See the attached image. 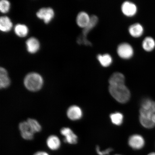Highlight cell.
<instances>
[{
    "label": "cell",
    "mask_w": 155,
    "mask_h": 155,
    "mask_svg": "<svg viewBox=\"0 0 155 155\" xmlns=\"http://www.w3.org/2000/svg\"><path fill=\"white\" fill-rule=\"evenodd\" d=\"M109 91L112 97L120 103H126L130 99V91L125 84L109 86Z\"/></svg>",
    "instance_id": "6da1fadb"
},
{
    "label": "cell",
    "mask_w": 155,
    "mask_h": 155,
    "mask_svg": "<svg viewBox=\"0 0 155 155\" xmlns=\"http://www.w3.org/2000/svg\"><path fill=\"white\" fill-rule=\"evenodd\" d=\"M43 78L37 73H29L24 79L25 87L31 91L36 92L40 90L43 86Z\"/></svg>",
    "instance_id": "7a4b0ae2"
},
{
    "label": "cell",
    "mask_w": 155,
    "mask_h": 155,
    "mask_svg": "<svg viewBox=\"0 0 155 155\" xmlns=\"http://www.w3.org/2000/svg\"><path fill=\"white\" fill-rule=\"evenodd\" d=\"M37 17L43 20L46 24L51 22L55 16V12L53 8L50 7H44L40 9L36 12Z\"/></svg>",
    "instance_id": "3957f363"
},
{
    "label": "cell",
    "mask_w": 155,
    "mask_h": 155,
    "mask_svg": "<svg viewBox=\"0 0 155 155\" xmlns=\"http://www.w3.org/2000/svg\"><path fill=\"white\" fill-rule=\"evenodd\" d=\"M118 55L123 59H128L131 58L133 55V48L130 44L127 42L120 44L117 48Z\"/></svg>",
    "instance_id": "277c9868"
},
{
    "label": "cell",
    "mask_w": 155,
    "mask_h": 155,
    "mask_svg": "<svg viewBox=\"0 0 155 155\" xmlns=\"http://www.w3.org/2000/svg\"><path fill=\"white\" fill-rule=\"evenodd\" d=\"M19 128L23 138L27 140H32L33 139L35 133L28 121L21 122L19 124Z\"/></svg>",
    "instance_id": "5b68a950"
},
{
    "label": "cell",
    "mask_w": 155,
    "mask_h": 155,
    "mask_svg": "<svg viewBox=\"0 0 155 155\" xmlns=\"http://www.w3.org/2000/svg\"><path fill=\"white\" fill-rule=\"evenodd\" d=\"M145 144L144 138L140 135H131L129 139L128 144L129 146L134 150H140L144 147Z\"/></svg>",
    "instance_id": "8992f818"
},
{
    "label": "cell",
    "mask_w": 155,
    "mask_h": 155,
    "mask_svg": "<svg viewBox=\"0 0 155 155\" xmlns=\"http://www.w3.org/2000/svg\"><path fill=\"white\" fill-rule=\"evenodd\" d=\"M62 135L64 136V141L71 144H76L78 142V137L73 131L68 127H63L61 130Z\"/></svg>",
    "instance_id": "52a82bcc"
},
{
    "label": "cell",
    "mask_w": 155,
    "mask_h": 155,
    "mask_svg": "<svg viewBox=\"0 0 155 155\" xmlns=\"http://www.w3.org/2000/svg\"><path fill=\"white\" fill-rule=\"evenodd\" d=\"M67 115L71 120H77L82 117L83 111L79 106L73 105L70 107L68 109Z\"/></svg>",
    "instance_id": "ba28073f"
},
{
    "label": "cell",
    "mask_w": 155,
    "mask_h": 155,
    "mask_svg": "<svg viewBox=\"0 0 155 155\" xmlns=\"http://www.w3.org/2000/svg\"><path fill=\"white\" fill-rule=\"evenodd\" d=\"M26 49L29 53L34 54L40 49V42L35 38L31 37L28 38L26 41Z\"/></svg>",
    "instance_id": "9c48e42d"
},
{
    "label": "cell",
    "mask_w": 155,
    "mask_h": 155,
    "mask_svg": "<svg viewBox=\"0 0 155 155\" xmlns=\"http://www.w3.org/2000/svg\"><path fill=\"white\" fill-rule=\"evenodd\" d=\"M121 10L127 16H132L137 12V7L134 3L129 1L124 2L121 5Z\"/></svg>",
    "instance_id": "30bf717a"
},
{
    "label": "cell",
    "mask_w": 155,
    "mask_h": 155,
    "mask_svg": "<svg viewBox=\"0 0 155 155\" xmlns=\"http://www.w3.org/2000/svg\"><path fill=\"white\" fill-rule=\"evenodd\" d=\"M98 22V17L95 15H92L90 16V22L87 26L83 28L82 34L79 36L81 38L87 39V36L89 32L96 26Z\"/></svg>",
    "instance_id": "8fae6325"
},
{
    "label": "cell",
    "mask_w": 155,
    "mask_h": 155,
    "mask_svg": "<svg viewBox=\"0 0 155 155\" xmlns=\"http://www.w3.org/2000/svg\"><path fill=\"white\" fill-rule=\"evenodd\" d=\"M110 86L125 84V77L123 74L116 72L112 74L109 79Z\"/></svg>",
    "instance_id": "7c38bea8"
},
{
    "label": "cell",
    "mask_w": 155,
    "mask_h": 155,
    "mask_svg": "<svg viewBox=\"0 0 155 155\" xmlns=\"http://www.w3.org/2000/svg\"><path fill=\"white\" fill-rule=\"evenodd\" d=\"M141 109L152 115L155 114V102L150 98L143 99L141 104Z\"/></svg>",
    "instance_id": "4fadbf2b"
},
{
    "label": "cell",
    "mask_w": 155,
    "mask_h": 155,
    "mask_svg": "<svg viewBox=\"0 0 155 155\" xmlns=\"http://www.w3.org/2000/svg\"><path fill=\"white\" fill-rule=\"evenodd\" d=\"M90 16L84 11L81 12L78 14L76 18L77 24L79 27L84 28L89 24Z\"/></svg>",
    "instance_id": "5bb4252c"
},
{
    "label": "cell",
    "mask_w": 155,
    "mask_h": 155,
    "mask_svg": "<svg viewBox=\"0 0 155 155\" xmlns=\"http://www.w3.org/2000/svg\"><path fill=\"white\" fill-rule=\"evenodd\" d=\"M11 84V80L6 70L3 67L0 69V87L1 88L8 87Z\"/></svg>",
    "instance_id": "9a60e30c"
},
{
    "label": "cell",
    "mask_w": 155,
    "mask_h": 155,
    "mask_svg": "<svg viewBox=\"0 0 155 155\" xmlns=\"http://www.w3.org/2000/svg\"><path fill=\"white\" fill-rule=\"evenodd\" d=\"M13 24L11 19L7 16H3L0 18V30L3 32L10 31L12 28Z\"/></svg>",
    "instance_id": "2e32d148"
},
{
    "label": "cell",
    "mask_w": 155,
    "mask_h": 155,
    "mask_svg": "<svg viewBox=\"0 0 155 155\" xmlns=\"http://www.w3.org/2000/svg\"><path fill=\"white\" fill-rule=\"evenodd\" d=\"M129 31L132 36L138 38L142 35L144 32V28L140 24L136 23L130 26Z\"/></svg>",
    "instance_id": "e0dca14e"
},
{
    "label": "cell",
    "mask_w": 155,
    "mask_h": 155,
    "mask_svg": "<svg viewBox=\"0 0 155 155\" xmlns=\"http://www.w3.org/2000/svg\"><path fill=\"white\" fill-rule=\"evenodd\" d=\"M46 143L48 148L52 150H58L61 145V141L59 137L55 135H51L48 137Z\"/></svg>",
    "instance_id": "ac0fdd59"
},
{
    "label": "cell",
    "mask_w": 155,
    "mask_h": 155,
    "mask_svg": "<svg viewBox=\"0 0 155 155\" xmlns=\"http://www.w3.org/2000/svg\"><path fill=\"white\" fill-rule=\"evenodd\" d=\"M15 34L19 38H25L28 35L29 32L28 28L26 25L19 24L15 27Z\"/></svg>",
    "instance_id": "d6986e66"
},
{
    "label": "cell",
    "mask_w": 155,
    "mask_h": 155,
    "mask_svg": "<svg viewBox=\"0 0 155 155\" xmlns=\"http://www.w3.org/2000/svg\"><path fill=\"white\" fill-rule=\"evenodd\" d=\"M142 47L146 51H152L155 47V41L154 39L151 37H147L143 41Z\"/></svg>",
    "instance_id": "ffe728a7"
},
{
    "label": "cell",
    "mask_w": 155,
    "mask_h": 155,
    "mask_svg": "<svg viewBox=\"0 0 155 155\" xmlns=\"http://www.w3.org/2000/svg\"><path fill=\"white\" fill-rule=\"evenodd\" d=\"M98 61L102 66L107 67L112 63V59L111 56L108 54H98L97 56Z\"/></svg>",
    "instance_id": "44dd1931"
},
{
    "label": "cell",
    "mask_w": 155,
    "mask_h": 155,
    "mask_svg": "<svg viewBox=\"0 0 155 155\" xmlns=\"http://www.w3.org/2000/svg\"><path fill=\"white\" fill-rule=\"evenodd\" d=\"M110 119L114 124L119 126L123 123L124 116L120 112H116L110 115Z\"/></svg>",
    "instance_id": "7402d4cb"
},
{
    "label": "cell",
    "mask_w": 155,
    "mask_h": 155,
    "mask_svg": "<svg viewBox=\"0 0 155 155\" xmlns=\"http://www.w3.org/2000/svg\"><path fill=\"white\" fill-rule=\"evenodd\" d=\"M139 121L141 124L145 128L150 129L153 128L155 126V124L153 122L152 118H147L140 116Z\"/></svg>",
    "instance_id": "603a6c76"
},
{
    "label": "cell",
    "mask_w": 155,
    "mask_h": 155,
    "mask_svg": "<svg viewBox=\"0 0 155 155\" xmlns=\"http://www.w3.org/2000/svg\"><path fill=\"white\" fill-rule=\"evenodd\" d=\"M27 121L34 133L39 132L41 130V126L36 120L29 118Z\"/></svg>",
    "instance_id": "cb8c5ba5"
},
{
    "label": "cell",
    "mask_w": 155,
    "mask_h": 155,
    "mask_svg": "<svg viewBox=\"0 0 155 155\" xmlns=\"http://www.w3.org/2000/svg\"><path fill=\"white\" fill-rule=\"evenodd\" d=\"M11 4L7 0H1L0 2V11L3 13L8 12L10 9Z\"/></svg>",
    "instance_id": "d4e9b609"
},
{
    "label": "cell",
    "mask_w": 155,
    "mask_h": 155,
    "mask_svg": "<svg viewBox=\"0 0 155 155\" xmlns=\"http://www.w3.org/2000/svg\"><path fill=\"white\" fill-rule=\"evenodd\" d=\"M96 150L97 153L99 155H108L113 151V149L109 148L106 149L105 150H100L99 147L97 146L96 147Z\"/></svg>",
    "instance_id": "484cf974"
},
{
    "label": "cell",
    "mask_w": 155,
    "mask_h": 155,
    "mask_svg": "<svg viewBox=\"0 0 155 155\" xmlns=\"http://www.w3.org/2000/svg\"><path fill=\"white\" fill-rule=\"evenodd\" d=\"M34 155H49L47 153L43 152V151H39L37 152Z\"/></svg>",
    "instance_id": "4316f807"
},
{
    "label": "cell",
    "mask_w": 155,
    "mask_h": 155,
    "mask_svg": "<svg viewBox=\"0 0 155 155\" xmlns=\"http://www.w3.org/2000/svg\"><path fill=\"white\" fill-rule=\"evenodd\" d=\"M152 120L153 122L155 124V114L153 115L152 117Z\"/></svg>",
    "instance_id": "83f0119b"
},
{
    "label": "cell",
    "mask_w": 155,
    "mask_h": 155,
    "mask_svg": "<svg viewBox=\"0 0 155 155\" xmlns=\"http://www.w3.org/2000/svg\"><path fill=\"white\" fill-rule=\"evenodd\" d=\"M148 155H155V152H151Z\"/></svg>",
    "instance_id": "f1b7e54d"
},
{
    "label": "cell",
    "mask_w": 155,
    "mask_h": 155,
    "mask_svg": "<svg viewBox=\"0 0 155 155\" xmlns=\"http://www.w3.org/2000/svg\"><path fill=\"white\" fill-rule=\"evenodd\" d=\"M120 155V154H115V155Z\"/></svg>",
    "instance_id": "f546056e"
}]
</instances>
